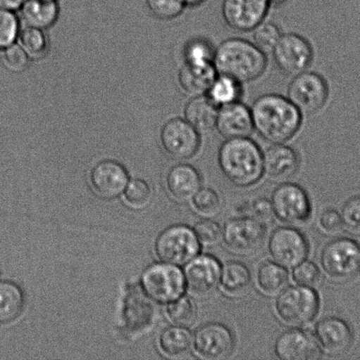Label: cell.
I'll return each mask as SVG.
<instances>
[{"label":"cell","instance_id":"1","mask_svg":"<svg viewBox=\"0 0 360 360\" xmlns=\"http://www.w3.org/2000/svg\"><path fill=\"white\" fill-rule=\"evenodd\" d=\"M252 110L254 131L271 144L285 143L294 137L302 124L297 108L280 94H264L254 102Z\"/></svg>","mask_w":360,"mask_h":360},{"label":"cell","instance_id":"2","mask_svg":"<svg viewBox=\"0 0 360 360\" xmlns=\"http://www.w3.org/2000/svg\"><path fill=\"white\" fill-rule=\"evenodd\" d=\"M218 162L225 177L241 188L255 186L264 174L263 151L249 137L225 139Z\"/></svg>","mask_w":360,"mask_h":360},{"label":"cell","instance_id":"3","mask_svg":"<svg viewBox=\"0 0 360 360\" xmlns=\"http://www.w3.org/2000/svg\"><path fill=\"white\" fill-rule=\"evenodd\" d=\"M267 63L266 53L245 39H228L215 49L213 65L217 73L242 84L259 79L266 72Z\"/></svg>","mask_w":360,"mask_h":360},{"label":"cell","instance_id":"4","mask_svg":"<svg viewBox=\"0 0 360 360\" xmlns=\"http://www.w3.org/2000/svg\"><path fill=\"white\" fill-rule=\"evenodd\" d=\"M320 299L311 288L296 285L285 289L278 296L275 313L278 320L292 329H302L312 323L318 315Z\"/></svg>","mask_w":360,"mask_h":360},{"label":"cell","instance_id":"5","mask_svg":"<svg viewBox=\"0 0 360 360\" xmlns=\"http://www.w3.org/2000/svg\"><path fill=\"white\" fill-rule=\"evenodd\" d=\"M321 266L328 280L334 283L351 281L360 271V247L352 239L334 240L324 247Z\"/></svg>","mask_w":360,"mask_h":360},{"label":"cell","instance_id":"6","mask_svg":"<svg viewBox=\"0 0 360 360\" xmlns=\"http://www.w3.org/2000/svg\"><path fill=\"white\" fill-rule=\"evenodd\" d=\"M201 243L193 229L185 225L171 226L159 235L155 252L164 263L182 266L199 256Z\"/></svg>","mask_w":360,"mask_h":360},{"label":"cell","instance_id":"7","mask_svg":"<svg viewBox=\"0 0 360 360\" xmlns=\"http://www.w3.org/2000/svg\"><path fill=\"white\" fill-rule=\"evenodd\" d=\"M143 290L154 301L169 304L182 297L185 291V275L174 264H154L141 278Z\"/></svg>","mask_w":360,"mask_h":360},{"label":"cell","instance_id":"8","mask_svg":"<svg viewBox=\"0 0 360 360\" xmlns=\"http://www.w3.org/2000/svg\"><path fill=\"white\" fill-rule=\"evenodd\" d=\"M329 86L320 74L309 72L298 74L289 84L288 100L302 115H313L322 110L329 98Z\"/></svg>","mask_w":360,"mask_h":360},{"label":"cell","instance_id":"9","mask_svg":"<svg viewBox=\"0 0 360 360\" xmlns=\"http://www.w3.org/2000/svg\"><path fill=\"white\" fill-rule=\"evenodd\" d=\"M266 235V224L249 217L230 219L222 229V240L225 247L231 252L242 256L259 252Z\"/></svg>","mask_w":360,"mask_h":360},{"label":"cell","instance_id":"10","mask_svg":"<svg viewBox=\"0 0 360 360\" xmlns=\"http://www.w3.org/2000/svg\"><path fill=\"white\" fill-rule=\"evenodd\" d=\"M274 217L289 226L306 224L311 217L312 205L309 194L301 186L284 183L271 195Z\"/></svg>","mask_w":360,"mask_h":360},{"label":"cell","instance_id":"11","mask_svg":"<svg viewBox=\"0 0 360 360\" xmlns=\"http://www.w3.org/2000/svg\"><path fill=\"white\" fill-rule=\"evenodd\" d=\"M271 53L278 69L290 77L308 70L314 59L311 44L295 33L282 34Z\"/></svg>","mask_w":360,"mask_h":360},{"label":"cell","instance_id":"12","mask_svg":"<svg viewBox=\"0 0 360 360\" xmlns=\"http://www.w3.org/2000/svg\"><path fill=\"white\" fill-rule=\"evenodd\" d=\"M162 147L175 160H189L195 157L201 146L200 133L185 119L168 120L160 134Z\"/></svg>","mask_w":360,"mask_h":360},{"label":"cell","instance_id":"13","mask_svg":"<svg viewBox=\"0 0 360 360\" xmlns=\"http://www.w3.org/2000/svg\"><path fill=\"white\" fill-rule=\"evenodd\" d=\"M269 252L275 262L292 269L305 261L309 254V245L298 229L283 227L276 229L269 240Z\"/></svg>","mask_w":360,"mask_h":360},{"label":"cell","instance_id":"14","mask_svg":"<svg viewBox=\"0 0 360 360\" xmlns=\"http://www.w3.org/2000/svg\"><path fill=\"white\" fill-rule=\"evenodd\" d=\"M235 347L234 334L220 323H209L197 330L192 348L199 358L221 360L229 357Z\"/></svg>","mask_w":360,"mask_h":360},{"label":"cell","instance_id":"15","mask_svg":"<svg viewBox=\"0 0 360 360\" xmlns=\"http://www.w3.org/2000/svg\"><path fill=\"white\" fill-rule=\"evenodd\" d=\"M185 288L193 297L203 299L211 295L220 285L222 266L216 257L197 256L185 264Z\"/></svg>","mask_w":360,"mask_h":360},{"label":"cell","instance_id":"16","mask_svg":"<svg viewBox=\"0 0 360 360\" xmlns=\"http://www.w3.org/2000/svg\"><path fill=\"white\" fill-rule=\"evenodd\" d=\"M271 5L270 0H224L222 17L232 30L252 31L266 20Z\"/></svg>","mask_w":360,"mask_h":360},{"label":"cell","instance_id":"17","mask_svg":"<svg viewBox=\"0 0 360 360\" xmlns=\"http://www.w3.org/2000/svg\"><path fill=\"white\" fill-rule=\"evenodd\" d=\"M90 181L99 196L112 200L125 192L129 183V175L125 167L118 162L102 160L92 169Z\"/></svg>","mask_w":360,"mask_h":360},{"label":"cell","instance_id":"18","mask_svg":"<svg viewBox=\"0 0 360 360\" xmlns=\"http://www.w3.org/2000/svg\"><path fill=\"white\" fill-rule=\"evenodd\" d=\"M275 354L282 360H315L321 358L322 351L315 335L292 329L278 338Z\"/></svg>","mask_w":360,"mask_h":360},{"label":"cell","instance_id":"19","mask_svg":"<svg viewBox=\"0 0 360 360\" xmlns=\"http://www.w3.org/2000/svg\"><path fill=\"white\" fill-rule=\"evenodd\" d=\"M315 337L321 351L333 357L344 354L354 340L351 327L337 317L321 320L316 327Z\"/></svg>","mask_w":360,"mask_h":360},{"label":"cell","instance_id":"20","mask_svg":"<svg viewBox=\"0 0 360 360\" xmlns=\"http://www.w3.org/2000/svg\"><path fill=\"white\" fill-rule=\"evenodd\" d=\"M215 129L225 139L249 137L254 132L252 110L241 101L218 108Z\"/></svg>","mask_w":360,"mask_h":360},{"label":"cell","instance_id":"21","mask_svg":"<svg viewBox=\"0 0 360 360\" xmlns=\"http://www.w3.org/2000/svg\"><path fill=\"white\" fill-rule=\"evenodd\" d=\"M301 165L297 151L285 143L271 144L263 151L264 174L282 181L294 177Z\"/></svg>","mask_w":360,"mask_h":360},{"label":"cell","instance_id":"22","mask_svg":"<svg viewBox=\"0 0 360 360\" xmlns=\"http://www.w3.org/2000/svg\"><path fill=\"white\" fill-rule=\"evenodd\" d=\"M170 195L175 200L186 202L192 200L202 188V177L199 170L188 164H179L168 171L166 179Z\"/></svg>","mask_w":360,"mask_h":360},{"label":"cell","instance_id":"23","mask_svg":"<svg viewBox=\"0 0 360 360\" xmlns=\"http://www.w3.org/2000/svg\"><path fill=\"white\" fill-rule=\"evenodd\" d=\"M220 288L232 299L244 297L252 287V275L249 267L239 261H229L221 269Z\"/></svg>","mask_w":360,"mask_h":360},{"label":"cell","instance_id":"24","mask_svg":"<svg viewBox=\"0 0 360 360\" xmlns=\"http://www.w3.org/2000/svg\"><path fill=\"white\" fill-rule=\"evenodd\" d=\"M21 19L26 26L45 30L56 22L59 6L56 0H25L20 8Z\"/></svg>","mask_w":360,"mask_h":360},{"label":"cell","instance_id":"25","mask_svg":"<svg viewBox=\"0 0 360 360\" xmlns=\"http://www.w3.org/2000/svg\"><path fill=\"white\" fill-rule=\"evenodd\" d=\"M218 108L206 94L194 96L185 105V119L199 133L210 131L216 125Z\"/></svg>","mask_w":360,"mask_h":360},{"label":"cell","instance_id":"26","mask_svg":"<svg viewBox=\"0 0 360 360\" xmlns=\"http://www.w3.org/2000/svg\"><path fill=\"white\" fill-rule=\"evenodd\" d=\"M214 65L193 66L183 63L178 72V83L182 90L190 96L206 94L217 76Z\"/></svg>","mask_w":360,"mask_h":360},{"label":"cell","instance_id":"27","mask_svg":"<svg viewBox=\"0 0 360 360\" xmlns=\"http://www.w3.org/2000/svg\"><path fill=\"white\" fill-rule=\"evenodd\" d=\"M289 284L287 268L276 262L263 263L256 274V287L267 297H278Z\"/></svg>","mask_w":360,"mask_h":360},{"label":"cell","instance_id":"28","mask_svg":"<svg viewBox=\"0 0 360 360\" xmlns=\"http://www.w3.org/2000/svg\"><path fill=\"white\" fill-rule=\"evenodd\" d=\"M24 305V294L19 285L12 281H0V326L16 320Z\"/></svg>","mask_w":360,"mask_h":360},{"label":"cell","instance_id":"29","mask_svg":"<svg viewBox=\"0 0 360 360\" xmlns=\"http://www.w3.org/2000/svg\"><path fill=\"white\" fill-rule=\"evenodd\" d=\"M159 344L162 352L170 358H183L192 351L193 336L185 327L172 326L162 331Z\"/></svg>","mask_w":360,"mask_h":360},{"label":"cell","instance_id":"30","mask_svg":"<svg viewBox=\"0 0 360 360\" xmlns=\"http://www.w3.org/2000/svg\"><path fill=\"white\" fill-rule=\"evenodd\" d=\"M206 95L218 108L240 101L242 95V83L232 77L217 74Z\"/></svg>","mask_w":360,"mask_h":360},{"label":"cell","instance_id":"31","mask_svg":"<svg viewBox=\"0 0 360 360\" xmlns=\"http://www.w3.org/2000/svg\"><path fill=\"white\" fill-rule=\"evenodd\" d=\"M18 44L26 51L30 59H40L49 52V42L44 30L26 26L20 30Z\"/></svg>","mask_w":360,"mask_h":360},{"label":"cell","instance_id":"32","mask_svg":"<svg viewBox=\"0 0 360 360\" xmlns=\"http://www.w3.org/2000/svg\"><path fill=\"white\" fill-rule=\"evenodd\" d=\"M215 49L204 38H194L185 45L183 58L186 65L193 66L213 65Z\"/></svg>","mask_w":360,"mask_h":360},{"label":"cell","instance_id":"33","mask_svg":"<svg viewBox=\"0 0 360 360\" xmlns=\"http://www.w3.org/2000/svg\"><path fill=\"white\" fill-rule=\"evenodd\" d=\"M192 204L194 211L206 219L216 217L222 208L220 195L211 188H201L192 198Z\"/></svg>","mask_w":360,"mask_h":360},{"label":"cell","instance_id":"34","mask_svg":"<svg viewBox=\"0 0 360 360\" xmlns=\"http://www.w3.org/2000/svg\"><path fill=\"white\" fill-rule=\"evenodd\" d=\"M167 311L169 320L176 326L190 327L197 317L196 307L192 300L186 296L169 303Z\"/></svg>","mask_w":360,"mask_h":360},{"label":"cell","instance_id":"35","mask_svg":"<svg viewBox=\"0 0 360 360\" xmlns=\"http://www.w3.org/2000/svg\"><path fill=\"white\" fill-rule=\"evenodd\" d=\"M253 31L254 44L266 54L267 52H273L275 46L283 34L277 24L266 20L260 23Z\"/></svg>","mask_w":360,"mask_h":360},{"label":"cell","instance_id":"36","mask_svg":"<svg viewBox=\"0 0 360 360\" xmlns=\"http://www.w3.org/2000/svg\"><path fill=\"white\" fill-rule=\"evenodd\" d=\"M151 188L146 180L135 179L127 185L125 190V199L129 206L140 210L149 204L151 201Z\"/></svg>","mask_w":360,"mask_h":360},{"label":"cell","instance_id":"37","mask_svg":"<svg viewBox=\"0 0 360 360\" xmlns=\"http://www.w3.org/2000/svg\"><path fill=\"white\" fill-rule=\"evenodd\" d=\"M20 21L12 11L0 8V52L17 41Z\"/></svg>","mask_w":360,"mask_h":360},{"label":"cell","instance_id":"38","mask_svg":"<svg viewBox=\"0 0 360 360\" xmlns=\"http://www.w3.org/2000/svg\"><path fill=\"white\" fill-rule=\"evenodd\" d=\"M148 10L157 19H175L186 8L182 0H146Z\"/></svg>","mask_w":360,"mask_h":360},{"label":"cell","instance_id":"39","mask_svg":"<svg viewBox=\"0 0 360 360\" xmlns=\"http://www.w3.org/2000/svg\"><path fill=\"white\" fill-rule=\"evenodd\" d=\"M240 212L244 214L243 217H252L264 224H269L274 217L273 205L266 198H256L252 202L242 204Z\"/></svg>","mask_w":360,"mask_h":360},{"label":"cell","instance_id":"40","mask_svg":"<svg viewBox=\"0 0 360 360\" xmlns=\"http://www.w3.org/2000/svg\"><path fill=\"white\" fill-rule=\"evenodd\" d=\"M1 61L9 72H21L27 68L30 58L19 44L14 42L1 51Z\"/></svg>","mask_w":360,"mask_h":360},{"label":"cell","instance_id":"41","mask_svg":"<svg viewBox=\"0 0 360 360\" xmlns=\"http://www.w3.org/2000/svg\"><path fill=\"white\" fill-rule=\"evenodd\" d=\"M292 276L296 284L311 288L317 287L322 280L319 267L306 260L294 267Z\"/></svg>","mask_w":360,"mask_h":360},{"label":"cell","instance_id":"42","mask_svg":"<svg viewBox=\"0 0 360 360\" xmlns=\"http://www.w3.org/2000/svg\"><path fill=\"white\" fill-rule=\"evenodd\" d=\"M193 231L203 245L213 247L217 245L222 240L221 225L213 220L206 219L197 222Z\"/></svg>","mask_w":360,"mask_h":360},{"label":"cell","instance_id":"43","mask_svg":"<svg viewBox=\"0 0 360 360\" xmlns=\"http://www.w3.org/2000/svg\"><path fill=\"white\" fill-rule=\"evenodd\" d=\"M341 218L344 227L360 234V196L351 198L342 208Z\"/></svg>","mask_w":360,"mask_h":360},{"label":"cell","instance_id":"44","mask_svg":"<svg viewBox=\"0 0 360 360\" xmlns=\"http://www.w3.org/2000/svg\"><path fill=\"white\" fill-rule=\"evenodd\" d=\"M318 226L321 231L329 236L338 234L344 228L341 214L331 208L323 211L320 215Z\"/></svg>","mask_w":360,"mask_h":360},{"label":"cell","instance_id":"45","mask_svg":"<svg viewBox=\"0 0 360 360\" xmlns=\"http://www.w3.org/2000/svg\"><path fill=\"white\" fill-rule=\"evenodd\" d=\"M25 0H0V8L12 11L20 10Z\"/></svg>","mask_w":360,"mask_h":360},{"label":"cell","instance_id":"46","mask_svg":"<svg viewBox=\"0 0 360 360\" xmlns=\"http://www.w3.org/2000/svg\"><path fill=\"white\" fill-rule=\"evenodd\" d=\"M206 0H182L185 7H197L202 5Z\"/></svg>","mask_w":360,"mask_h":360}]
</instances>
